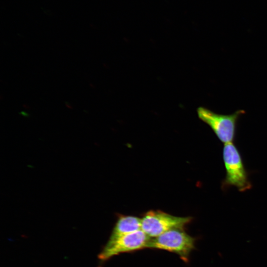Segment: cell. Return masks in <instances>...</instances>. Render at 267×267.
<instances>
[{
  "mask_svg": "<svg viewBox=\"0 0 267 267\" xmlns=\"http://www.w3.org/2000/svg\"><path fill=\"white\" fill-rule=\"evenodd\" d=\"M197 112L199 118L207 124L224 144L234 140L238 120L245 113L244 110L239 109L230 114H222L202 106L198 108Z\"/></svg>",
  "mask_w": 267,
  "mask_h": 267,
  "instance_id": "cell-1",
  "label": "cell"
},
{
  "mask_svg": "<svg viewBox=\"0 0 267 267\" xmlns=\"http://www.w3.org/2000/svg\"><path fill=\"white\" fill-rule=\"evenodd\" d=\"M222 156L226 171L224 186H235L241 192L250 189L252 185L241 156L233 142L224 144Z\"/></svg>",
  "mask_w": 267,
  "mask_h": 267,
  "instance_id": "cell-2",
  "label": "cell"
},
{
  "mask_svg": "<svg viewBox=\"0 0 267 267\" xmlns=\"http://www.w3.org/2000/svg\"><path fill=\"white\" fill-rule=\"evenodd\" d=\"M195 241V238L188 234L183 228H175L151 238L147 248L175 253L187 262L191 251L194 249Z\"/></svg>",
  "mask_w": 267,
  "mask_h": 267,
  "instance_id": "cell-3",
  "label": "cell"
},
{
  "mask_svg": "<svg viewBox=\"0 0 267 267\" xmlns=\"http://www.w3.org/2000/svg\"><path fill=\"white\" fill-rule=\"evenodd\" d=\"M141 219V230L150 238L175 228H183L192 220L190 217H177L159 210L146 212Z\"/></svg>",
  "mask_w": 267,
  "mask_h": 267,
  "instance_id": "cell-4",
  "label": "cell"
},
{
  "mask_svg": "<svg viewBox=\"0 0 267 267\" xmlns=\"http://www.w3.org/2000/svg\"><path fill=\"white\" fill-rule=\"evenodd\" d=\"M151 238L141 229L124 235L115 241L107 242L98 258L106 261L121 253L130 252L147 248Z\"/></svg>",
  "mask_w": 267,
  "mask_h": 267,
  "instance_id": "cell-5",
  "label": "cell"
},
{
  "mask_svg": "<svg viewBox=\"0 0 267 267\" xmlns=\"http://www.w3.org/2000/svg\"><path fill=\"white\" fill-rule=\"evenodd\" d=\"M141 229V219L133 216H120L114 226L108 242Z\"/></svg>",
  "mask_w": 267,
  "mask_h": 267,
  "instance_id": "cell-6",
  "label": "cell"
}]
</instances>
